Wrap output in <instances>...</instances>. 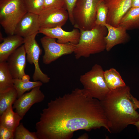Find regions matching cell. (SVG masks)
Instances as JSON below:
<instances>
[{
    "label": "cell",
    "instance_id": "obj_24",
    "mask_svg": "<svg viewBox=\"0 0 139 139\" xmlns=\"http://www.w3.org/2000/svg\"><path fill=\"white\" fill-rule=\"evenodd\" d=\"M104 1L100 2L97 6L95 25L105 26L107 23L108 10Z\"/></svg>",
    "mask_w": 139,
    "mask_h": 139
},
{
    "label": "cell",
    "instance_id": "obj_4",
    "mask_svg": "<svg viewBox=\"0 0 139 139\" xmlns=\"http://www.w3.org/2000/svg\"><path fill=\"white\" fill-rule=\"evenodd\" d=\"M27 12L23 0H0V23L5 32L14 34L17 24Z\"/></svg>",
    "mask_w": 139,
    "mask_h": 139
},
{
    "label": "cell",
    "instance_id": "obj_18",
    "mask_svg": "<svg viewBox=\"0 0 139 139\" xmlns=\"http://www.w3.org/2000/svg\"><path fill=\"white\" fill-rule=\"evenodd\" d=\"M103 75L105 82L110 90L126 85L119 73L114 68L104 71Z\"/></svg>",
    "mask_w": 139,
    "mask_h": 139
},
{
    "label": "cell",
    "instance_id": "obj_15",
    "mask_svg": "<svg viewBox=\"0 0 139 139\" xmlns=\"http://www.w3.org/2000/svg\"><path fill=\"white\" fill-rule=\"evenodd\" d=\"M108 33L105 37L106 43V50L109 51L116 45L127 43L129 40L130 37L126 29L121 26L116 27L106 24Z\"/></svg>",
    "mask_w": 139,
    "mask_h": 139
},
{
    "label": "cell",
    "instance_id": "obj_14",
    "mask_svg": "<svg viewBox=\"0 0 139 139\" xmlns=\"http://www.w3.org/2000/svg\"><path fill=\"white\" fill-rule=\"evenodd\" d=\"M40 28L39 15L27 12L17 24L14 34L24 38L39 32Z\"/></svg>",
    "mask_w": 139,
    "mask_h": 139
},
{
    "label": "cell",
    "instance_id": "obj_16",
    "mask_svg": "<svg viewBox=\"0 0 139 139\" xmlns=\"http://www.w3.org/2000/svg\"><path fill=\"white\" fill-rule=\"evenodd\" d=\"M3 40L0 44V62H6L9 56L24 43V38L15 34Z\"/></svg>",
    "mask_w": 139,
    "mask_h": 139
},
{
    "label": "cell",
    "instance_id": "obj_26",
    "mask_svg": "<svg viewBox=\"0 0 139 139\" xmlns=\"http://www.w3.org/2000/svg\"><path fill=\"white\" fill-rule=\"evenodd\" d=\"M77 0H64V7L67 11L69 14V19L73 25L74 24L73 11Z\"/></svg>",
    "mask_w": 139,
    "mask_h": 139
},
{
    "label": "cell",
    "instance_id": "obj_8",
    "mask_svg": "<svg viewBox=\"0 0 139 139\" xmlns=\"http://www.w3.org/2000/svg\"><path fill=\"white\" fill-rule=\"evenodd\" d=\"M40 41L44 50L42 57L43 63L48 64L61 57L74 53L76 45L69 43L62 44L57 42L56 39L46 36Z\"/></svg>",
    "mask_w": 139,
    "mask_h": 139
},
{
    "label": "cell",
    "instance_id": "obj_3",
    "mask_svg": "<svg viewBox=\"0 0 139 139\" xmlns=\"http://www.w3.org/2000/svg\"><path fill=\"white\" fill-rule=\"evenodd\" d=\"M80 37L74 53L75 58H88L92 54L104 51L106 49L105 37L108 31L105 26L95 25L92 29L80 30Z\"/></svg>",
    "mask_w": 139,
    "mask_h": 139
},
{
    "label": "cell",
    "instance_id": "obj_2",
    "mask_svg": "<svg viewBox=\"0 0 139 139\" xmlns=\"http://www.w3.org/2000/svg\"><path fill=\"white\" fill-rule=\"evenodd\" d=\"M131 95L130 87L126 85L110 90L100 101L110 133H119L139 120V113L131 99Z\"/></svg>",
    "mask_w": 139,
    "mask_h": 139
},
{
    "label": "cell",
    "instance_id": "obj_11",
    "mask_svg": "<svg viewBox=\"0 0 139 139\" xmlns=\"http://www.w3.org/2000/svg\"><path fill=\"white\" fill-rule=\"evenodd\" d=\"M40 86L36 87L17 99L13 108L23 118L33 105L42 101L45 96L40 90Z\"/></svg>",
    "mask_w": 139,
    "mask_h": 139
},
{
    "label": "cell",
    "instance_id": "obj_28",
    "mask_svg": "<svg viewBox=\"0 0 139 139\" xmlns=\"http://www.w3.org/2000/svg\"><path fill=\"white\" fill-rule=\"evenodd\" d=\"M14 132L0 125V139H13Z\"/></svg>",
    "mask_w": 139,
    "mask_h": 139
},
{
    "label": "cell",
    "instance_id": "obj_5",
    "mask_svg": "<svg viewBox=\"0 0 139 139\" xmlns=\"http://www.w3.org/2000/svg\"><path fill=\"white\" fill-rule=\"evenodd\" d=\"M104 71L102 67L95 64L89 71L81 75L80 81L83 89L90 97L102 100L110 90L103 77Z\"/></svg>",
    "mask_w": 139,
    "mask_h": 139
},
{
    "label": "cell",
    "instance_id": "obj_9",
    "mask_svg": "<svg viewBox=\"0 0 139 139\" xmlns=\"http://www.w3.org/2000/svg\"><path fill=\"white\" fill-rule=\"evenodd\" d=\"M69 18L68 13L64 7L45 8L39 15L40 27L51 28L58 26L62 27Z\"/></svg>",
    "mask_w": 139,
    "mask_h": 139
},
{
    "label": "cell",
    "instance_id": "obj_10",
    "mask_svg": "<svg viewBox=\"0 0 139 139\" xmlns=\"http://www.w3.org/2000/svg\"><path fill=\"white\" fill-rule=\"evenodd\" d=\"M132 0H104L108 12L107 24L117 27L125 15L131 8Z\"/></svg>",
    "mask_w": 139,
    "mask_h": 139
},
{
    "label": "cell",
    "instance_id": "obj_19",
    "mask_svg": "<svg viewBox=\"0 0 139 139\" xmlns=\"http://www.w3.org/2000/svg\"><path fill=\"white\" fill-rule=\"evenodd\" d=\"M119 26L127 30L139 29V8H131L122 18Z\"/></svg>",
    "mask_w": 139,
    "mask_h": 139
},
{
    "label": "cell",
    "instance_id": "obj_21",
    "mask_svg": "<svg viewBox=\"0 0 139 139\" xmlns=\"http://www.w3.org/2000/svg\"><path fill=\"white\" fill-rule=\"evenodd\" d=\"M17 98V93L14 87L6 91L0 93V115L10 105L14 104Z\"/></svg>",
    "mask_w": 139,
    "mask_h": 139
},
{
    "label": "cell",
    "instance_id": "obj_13",
    "mask_svg": "<svg viewBox=\"0 0 139 139\" xmlns=\"http://www.w3.org/2000/svg\"><path fill=\"white\" fill-rule=\"evenodd\" d=\"M26 53L24 45L20 46L8 57L7 63L14 79H20L25 74Z\"/></svg>",
    "mask_w": 139,
    "mask_h": 139
},
{
    "label": "cell",
    "instance_id": "obj_23",
    "mask_svg": "<svg viewBox=\"0 0 139 139\" xmlns=\"http://www.w3.org/2000/svg\"><path fill=\"white\" fill-rule=\"evenodd\" d=\"M27 12L40 15L44 7V0H23Z\"/></svg>",
    "mask_w": 139,
    "mask_h": 139
},
{
    "label": "cell",
    "instance_id": "obj_25",
    "mask_svg": "<svg viewBox=\"0 0 139 139\" xmlns=\"http://www.w3.org/2000/svg\"><path fill=\"white\" fill-rule=\"evenodd\" d=\"M14 139H38L36 132H31L27 129L22 123H20L14 132Z\"/></svg>",
    "mask_w": 139,
    "mask_h": 139
},
{
    "label": "cell",
    "instance_id": "obj_20",
    "mask_svg": "<svg viewBox=\"0 0 139 139\" xmlns=\"http://www.w3.org/2000/svg\"><path fill=\"white\" fill-rule=\"evenodd\" d=\"M13 80L7 62H0V93L6 91L13 87Z\"/></svg>",
    "mask_w": 139,
    "mask_h": 139
},
{
    "label": "cell",
    "instance_id": "obj_7",
    "mask_svg": "<svg viewBox=\"0 0 139 139\" xmlns=\"http://www.w3.org/2000/svg\"><path fill=\"white\" fill-rule=\"evenodd\" d=\"M34 34L24 38V45L28 62L31 64H33L35 70L33 76L34 81H40L42 83L48 82L50 78L41 70L39 64V59L42 50L35 39L38 33Z\"/></svg>",
    "mask_w": 139,
    "mask_h": 139
},
{
    "label": "cell",
    "instance_id": "obj_17",
    "mask_svg": "<svg viewBox=\"0 0 139 139\" xmlns=\"http://www.w3.org/2000/svg\"><path fill=\"white\" fill-rule=\"evenodd\" d=\"M12 105H10L0 115V125L14 132L23 118L17 113L13 111Z\"/></svg>",
    "mask_w": 139,
    "mask_h": 139
},
{
    "label": "cell",
    "instance_id": "obj_31",
    "mask_svg": "<svg viewBox=\"0 0 139 139\" xmlns=\"http://www.w3.org/2000/svg\"><path fill=\"white\" fill-rule=\"evenodd\" d=\"M30 79L29 76L25 74L23 76L21 80L23 82H26L29 81Z\"/></svg>",
    "mask_w": 139,
    "mask_h": 139
},
{
    "label": "cell",
    "instance_id": "obj_1",
    "mask_svg": "<svg viewBox=\"0 0 139 139\" xmlns=\"http://www.w3.org/2000/svg\"><path fill=\"white\" fill-rule=\"evenodd\" d=\"M40 116L35 126L38 139H69L77 131L102 127L110 133L100 101L83 89L51 100Z\"/></svg>",
    "mask_w": 139,
    "mask_h": 139
},
{
    "label": "cell",
    "instance_id": "obj_27",
    "mask_svg": "<svg viewBox=\"0 0 139 139\" xmlns=\"http://www.w3.org/2000/svg\"><path fill=\"white\" fill-rule=\"evenodd\" d=\"M64 0H44V9L50 7H64Z\"/></svg>",
    "mask_w": 139,
    "mask_h": 139
},
{
    "label": "cell",
    "instance_id": "obj_30",
    "mask_svg": "<svg viewBox=\"0 0 139 139\" xmlns=\"http://www.w3.org/2000/svg\"><path fill=\"white\" fill-rule=\"evenodd\" d=\"M131 8H139V0H132Z\"/></svg>",
    "mask_w": 139,
    "mask_h": 139
},
{
    "label": "cell",
    "instance_id": "obj_12",
    "mask_svg": "<svg viewBox=\"0 0 139 139\" xmlns=\"http://www.w3.org/2000/svg\"><path fill=\"white\" fill-rule=\"evenodd\" d=\"M62 27L58 26L51 28H40L39 33L46 36L57 39V42L62 44L69 43L76 45L79 41L80 32V30L75 28L71 31L63 30Z\"/></svg>",
    "mask_w": 139,
    "mask_h": 139
},
{
    "label": "cell",
    "instance_id": "obj_29",
    "mask_svg": "<svg viewBox=\"0 0 139 139\" xmlns=\"http://www.w3.org/2000/svg\"><path fill=\"white\" fill-rule=\"evenodd\" d=\"M131 99L134 103L136 109H139V100L134 97L132 94L131 95ZM131 125H135L136 127L138 132L139 133V120L132 123Z\"/></svg>",
    "mask_w": 139,
    "mask_h": 139
},
{
    "label": "cell",
    "instance_id": "obj_6",
    "mask_svg": "<svg viewBox=\"0 0 139 139\" xmlns=\"http://www.w3.org/2000/svg\"><path fill=\"white\" fill-rule=\"evenodd\" d=\"M104 0H78L73 11V25L79 30H88L95 25L96 9Z\"/></svg>",
    "mask_w": 139,
    "mask_h": 139
},
{
    "label": "cell",
    "instance_id": "obj_32",
    "mask_svg": "<svg viewBox=\"0 0 139 139\" xmlns=\"http://www.w3.org/2000/svg\"><path fill=\"white\" fill-rule=\"evenodd\" d=\"M79 138L81 139H88V135L86 134H84L80 136Z\"/></svg>",
    "mask_w": 139,
    "mask_h": 139
},
{
    "label": "cell",
    "instance_id": "obj_22",
    "mask_svg": "<svg viewBox=\"0 0 139 139\" xmlns=\"http://www.w3.org/2000/svg\"><path fill=\"white\" fill-rule=\"evenodd\" d=\"M14 87L16 90L17 93V98H19L28 91L38 86H41L42 82L40 81H29L25 82L21 79H14Z\"/></svg>",
    "mask_w": 139,
    "mask_h": 139
}]
</instances>
